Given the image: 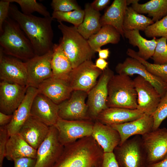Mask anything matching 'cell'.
Instances as JSON below:
<instances>
[{
	"mask_svg": "<svg viewBox=\"0 0 167 167\" xmlns=\"http://www.w3.org/2000/svg\"><path fill=\"white\" fill-rule=\"evenodd\" d=\"M9 16L19 25L30 41L36 55H42L52 50L54 44L52 16L41 17L25 15L12 4L10 6Z\"/></svg>",
	"mask_w": 167,
	"mask_h": 167,
	"instance_id": "cell-1",
	"label": "cell"
},
{
	"mask_svg": "<svg viewBox=\"0 0 167 167\" xmlns=\"http://www.w3.org/2000/svg\"><path fill=\"white\" fill-rule=\"evenodd\" d=\"M0 45L4 54L25 62L36 55L24 32L18 23L9 16L3 25Z\"/></svg>",
	"mask_w": 167,
	"mask_h": 167,
	"instance_id": "cell-2",
	"label": "cell"
},
{
	"mask_svg": "<svg viewBox=\"0 0 167 167\" xmlns=\"http://www.w3.org/2000/svg\"><path fill=\"white\" fill-rule=\"evenodd\" d=\"M58 22V28L62 34L59 43L70 60L73 68L91 60L96 52L90 47L88 40L79 32L76 28Z\"/></svg>",
	"mask_w": 167,
	"mask_h": 167,
	"instance_id": "cell-3",
	"label": "cell"
},
{
	"mask_svg": "<svg viewBox=\"0 0 167 167\" xmlns=\"http://www.w3.org/2000/svg\"><path fill=\"white\" fill-rule=\"evenodd\" d=\"M108 91V107L137 109V93L133 80L130 76L114 74L109 81Z\"/></svg>",
	"mask_w": 167,
	"mask_h": 167,
	"instance_id": "cell-4",
	"label": "cell"
},
{
	"mask_svg": "<svg viewBox=\"0 0 167 167\" xmlns=\"http://www.w3.org/2000/svg\"><path fill=\"white\" fill-rule=\"evenodd\" d=\"M113 75V71L108 67L103 71L96 84L88 93L86 104L88 114L94 122L101 112L108 108L106 104L108 84Z\"/></svg>",
	"mask_w": 167,
	"mask_h": 167,
	"instance_id": "cell-5",
	"label": "cell"
},
{
	"mask_svg": "<svg viewBox=\"0 0 167 167\" xmlns=\"http://www.w3.org/2000/svg\"><path fill=\"white\" fill-rule=\"evenodd\" d=\"M94 122L92 120L70 121L59 118L54 125L58 139L65 146L83 137L91 135Z\"/></svg>",
	"mask_w": 167,
	"mask_h": 167,
	"instance_id": "cell-6",
	"label": "cell"
},
{
	"mask_svg": "<svg viewBox=\"0 0 167 167\" xmlns=\"http://www.w3.org/2000/svg\"><path fill=\"white\" fill-rule=\"evenodd\" d=\"M64 147L59 141L56 127L50 126L46 137L37 150L35 167H53L62 155Z\"/></svg>",
	"mask_w": 167,
	"mask_h": 167,
	"instance_id": "cell-7",
	"label": "cell"
},
{
	"mask_svg": "<svg viewBox=\"0 0 167 167\" xmlns=\"http://www.w3.org/2000/svg\"><path fill=\"white\" fill-rule=\"evenodd\" d=\"M102 72L91 60H88L73 69L68 82L73 91H82L88 93L96 84L98 78Z\"/></svg>",
	"mask_w": 167,
	"mask_h": 167,
	"instance_id": "cell-8",
	"label": "cell"
},
{
	"mask_svg": "<svg viewBox=\"0 0 167 167\" xmlns=\"http://www.w3.org/2000/svg\"><path fill=\"white\" fill-rule=\"evenodd\" d=\"M87 96L86 92L73 91L68 99L58 105L59 118L70 121H92L88 115L85 102Z\"/></svg>",
	"mask_w": 167,
	"mask_h": 167,
	"instance_id": "cell-9",
	"label": "cell"
},
{
	"mask_svg": "<svg viewBox=\"0 0 167 167\" xmlns=\"http://www.w3.org/2000/svg\"><path fill=\"white\" fill-rule=\"evenodd\" d=\"M0 49V78L1 81L21 85L28 86L25 62L15 58L5 56Z\"/></svg>",
	"mask_w": 167,
	"mask_h": 167,
	"instance_id": "cell-10",
	"label": "cell"
},
{
	"mask_svg": "<svg viewBox=\"0 0 167 167\" xmlns=\"http://www.w3.org/2000/svg\"><path fill=\"white\" fill-rule=\"evenodd\" d=\"M133 81L137 96V109L152 116L160 101V94L151 83L142 77L137 75Z\"/></svg>",
	"mask_w": 167,
	"mask_h": 167,
	"instance_id": "cell-11",
	"label": "cell"
},
{
	"mask_svg": "<svg viewBox=\"0 0 167 167\" xmlns=\"http://www.w3.org/2000/svg\"><path fill=\"white\" fill-rule=\"evenodd\" d=\"M115 70L118 74L131 76L137 74L151 83L157 90L161 97L167 90V83L150 73L136 59L129 57L118 64Z\"/></svg>",
	"mask_w": 167,
	"mask_h": 167,
	"instance_id": "cell-12",
	"label": "cell"
},
{
	"mask_svg": "<svg viewBox=\"0 0 167 167\" xmlns=\"http://www.w3.org/2000/svg\"><path fill=\"white\" fill-rule=\"evenodd\" d=\"M52 54V49L43 55H36L25 62L29 86L37 88L41 83L53 76L51 65Z\"/></svg>",
	"mask_w": 167,
	"mask_h": 167,
	"instance_id": "cell-13",
	"label": "cell"
},
{
	"mask_svg": "<svg viewBox=\"0 0 167 167\" xmlns=\"http://www.w3.org/2000/svg\"><path fill=\"white\" fill-rule=\"evenodd\" d=\"M28 86L1 81L0 112L13 114L24 99Z\"/></svg>",
	"mask_w": 167,
	"mask_h": 167,
	"instance_id": "cell-14",
	"label": "cell"
},
{
	"mask_svg": "<svg viewBox=\"0 0 167 167\" xmlns=\"http://www.w3.org/2000/svg\"><path fill=\"white\" fill-rule=\"evenodd\" d=\"M143 136L148 161L152 164L163 159L167 155V129L158 128Z\"/></svg>",
	"mask_w": 167,
	"mask_h": 167,
	"instance_id": "cell-15",
	"label": "cell"
},
{
	"mask_svg": "<svg viewBox=\"0 0 167 167\" xmlns=\"http://www.w3.org/2000/svg\"><path fill=\"white\" fill-rule=\"evenodd\" d=\"M58 110V105L38 93L33 101L30 115L50 126L55 124L59 118Z\"/></svg>",
	"mask_w": 167,
	"mask_h": 167,
	"instance_id": "cell-16",
	"label": "cell"
},
{
	"mask_svg": "<svg viewBox=\"0 0 167 167\" xmlns=\"http://www.w3.org/2000/svg\"><path fill=\"white\" fill-rule=\"evenodd\" d=\"M37 88L38 93L58 105L68 99L73 91L68 81L54 76L41 83Z\"/></svg>",
	"mask_w": 167,
	"mask_h": 167,
	"instance_id": "cell-17",
	"label": "cell"
},
{
	"mask_svg": "<svg viewBox=\"0 0 167 167\" xmlns=\"http://www.w3.org/2000/svg\"><path fill=\"white\" fill-rule=\"evenodd\" d=\"M50 126L30 115L18 133L31 146L37 150L46 137Z\"/></svg>",
	"mask_w": 167,
	"mask_h": 167,
	"instance_id": "cell-18",
	"label": "cell"
},
{
	"mask_svg": "<svg viewBox=\"0 0 167 167\" xmlns=\"http://www.w3.org/2000/svg\"><path fill=\"white\" fill-rule=\"evenodd\" d=\"M38 93L37 88L32 86L28 87L24 99L13 113L10 122L6 125L10 136L19 133L23 125L30 115L33 101Z\"/></svg>",
	"mask_w": 167,
	"mask_h": 167,
	"instance_id": "cell-19",
	"label": "cell"
},
{
	"mask_svg": "<svg viewBox=\"0 0 167 167\" xmlns=\"http://www.w3.org/2000/svg\"><path fill=\"white\" fill-rule=\"evenodd\" d=\"M144 114L138 109L108 107L99 114L96 121L107 125H118L136 120Z\"/></svg>",
	"mask_w": 167,
	"mask_h": 167,
	"instance_id": "cell-20",
	"label": "cell"
},
{
	"mask_svg": "<svg viewBox=\"0 0 167 167\" xmlns=\"http://www.w3.org/2000/svg\"><path fill=\"white\" fill-rule=\"evenodd\" d=\"M119 133L121 145L130 137L135 135L143 136L153 130V119L152 116L145 114L141 118L124 123L112 125Z\"/></svg>",
	"mask_w": 167,
	"mask_h": 167,
	"instance_id": "cell-21",
	"label": "cell"
},
{
	"mask_svg": "<svg viewBox=\"0 0 167 167\" xmlns=\"http://www.w3.org/2000/svg\"><path fill=\"white\" fill-rule=\"evenodd\" d=\"M91 135L101 147L104 152H113L120 144L121 138L118 132L111 126L95 121Z\"/></svg>",
	"mask_w": 167,
	"mask_h": 167,
	"instance_id": "cell-22",
	"label": "cell"
},
{
	"mask_svg": "<svg viewBox=\"0 0 167 167\" xmlns=\"http://www.w3.org/2000/svg\"><path fill=\"white\" fill-rule=\"evenodd\" d=\"M113 152L119 167H141L142 157L139 146L136 141H126L117 147Z\"/></svg>",
	"mask_w": 167,
	"mask_h": 167,
	"instance_id": "cell-23",
	"label": "cell"
},
{
	"mask_svg": "<svg viewBox=\"0 0 167 167\" xmlns=\"http://www.w3.org/2000/svg\"><path fill=\"white\" fill-rule=\"evenodd\" d=\"M37 150L29 145L19 133L10 136L6 143L5 157L13 161L17 158L36 159Z\"/></svg>",
	"mask_w": 167,
	"mask_h": 167,
	"instance_id": "cell-24",
	"label": "cell"
},
{
	"mask_svg": "<svg viewBox=\"0 0 167 167\" xmlns=\"http://www.w3.org/2000/svg\"><path fill=\"white\" fill-rule=\"evenodd\" d=\"M126 0H114L100 18L102 26L109 25L115 28L124 39L123 24L127 7Z\"/></svg>",
	"mask_w": 167,
	"mask_h": 167,
	"instance_id": "cell-25",
	"label": "cell"
},
{
	"mask_svg": "<svg viewBox=\"0 0 167 167\" xmlns=\"http://www.w3.org/2000/svg\"><path fill=\"white\" fill-rule=\"evenodd\" d=\"M52 51L51 65L53 76L68 81L73 69L70 60L59 43L54 44Z\"/></svg>",
	"mask_w": 167,
	"mask_h": 167,
	"instance_id": "cell-26",
	"label": "cell"
},
{
	"mask_svg": "<svg viewBox=\"0 0 167 167\" xmlns=\"http://www.w3.org/2000/svg\"><path fill=\"white\" fill-rule=\"evenodd\" d=\"M123 31L124 38L128 39L129 44L138 48L139 51L137 53L139 57L147 61L152 58L157 44L156 37L148 40L140 35L137 29Z\"/></svg>",
	"mask_w": 167,
	"mask_h": 167,
	"instance_id": "cell-27",
	"label": "cell"
},
{
	"mask_svg": "<svg viewBox=\"0 0 167 167\" xmlns=\"http://www.w3.org/2000/svg\"><path fill=\"white\" fill-rule=\"evenodd\" d=\"M138 0H126L127 5L137 13L146 14L154 22L160 20L167 15V0H151L143 4L138 3Z\"/></svg>",
	"mask_w": 167,
	"mask_h": 167,
	"instance_id": "cell-28",
	"label": "cell"
},
{
	"mask_svg": "<svg viewBox=\"0 0 167 167\" xmlns=\"http://www.w3.org/2000/svg\"><path fill=\"white\" fill-rule=\"evenodd\" d=\"M84 15L82 23L77 28L79 32L86 39L96 33L102 26L100 22L101 15L94 10L89 3L85 4Z\"/></svg>",
	"mask_w": 167,
	"mask_h": 167,
	"instance_id": "cell-29",
	"label": "cell"
},
{
	"mask_svg": "<svg viewBox=\"0 0 167 167\" xmlns=\"http://www.w3.org/2000/svg\"><path fill=\"white\" fill-rule=\"evenodd\" d=\"M121 36L120 33L113 26L109 25L102 26L96 34L91 36L88 42L91 48L96 52L106 44H118Z\"/></svg>",
	"mask_w": 167,
	"mask_h": 167,
	"instance_id": "cell-30",
	"label": "cell"
},
{
	"mask_svg": "<svg viewBox=\"0 0 167 167\" xmlns=\"http://www.w3.org/2000/svg\"><path fill=\"white\" fill-rule=\"evenodd\" d=\"M154 23L152 19L137 13L131 6H127L123 22V30L144 31L148 26Z\"/></svg>",
	"mask_w": 167,
	"mask_h": 167,
	"instance_id": "cell-31",
	"label": "cell"
},
{
	"mask_svg": "<svg viewBox=\"0 0 167 167\" xmlns=\"http://www.w3.org/2000/svg\"><path fill=\"white\" fill-rule=\"evenodd\" d=\"M126 54L130 57L137 59L150 73L167 83V64L159 65L150 63L139 57L136 52L130 48L127 49Z\"/></svg>",
	"mask_w": 167,
	"mask_h": 167,
	"instance_id": "cell-32",
	"label": "cell"
},
{
	"mask_svg": "<svg viewBox=\"0 0 167 167\" xmlns=\"http://www.w3.org/2000/svg\"><path fill=\"white\" fill-rule=\"evenodd\" d=\"M11 2H15L20 6L22 12L25 15H30L37 12L44 17H50L47 8L36 0H8Z\"/></svg>",
	"mask_w": 167,
	"mask_h": 167,
	"instance_id": "cell-33",
	"label": "cell"
},
{
	"mask_svg": "<svg viewBox=\"0 0 167 167\" xmlns=\"http://www.w3.org/2000/svg\"><path fill=\"white\" fill-rule=\"evenodd\" d=\"M84 15V10L81 9L68 12L53 11L52 17L58 22L70 23L77 28L82 22Z\"/></svg>",
	"mask_w": 167,
	"mask_h": 167,
	"instance_id": "cell-34",
	"label": "cell"
},
{
	"mask_svg": "<svg viewBox=\"0 0 167 167\" xmlns=\"http://www.w3.org/2000/svg\"><path fill=\"white\" fill-rule=\"evenodd\" d=\"M144 32L148 38L161 37L167 39V15L148 26Z\"/></svg>",
	"mask_w": 167,
	"mask_h": 167,
	"instance_id": "cell-35",
	"label": "cell"
},
{
	"mask_svg": "<svg viewBox=\"0 0 167 167\" xmlns=\"http://www.w3.org/2000/svg\"><path fill=\"white\" fill-rule=\"evenodd\" d=\"M153 130L158 129L162 121L167 117V90L161 97L158 105L152 115Z\"/></svg>",
	"mask_w": 167,
	"mask_h": 167,
	"instance_id": "cell-36",
	"label": "cell"
},
{
	"mask_svg": "<svg viewBox=\"0 0 167 167\" xmlns=\"http://www.w3.org/2000/svg\"><path fill=\"white\" fill-rule=\"evenodd\" d=\"M167 39L161 37L157 39V44L152 58L154 63L159 65L167 64Z\"/></svg>",
	"mask_w": 167,
	"mask_h": 167,
	"instance_id": "cell-37",
	"label": "cell"
},
{
	"mask_svg": "<svg viewBox=\"0 0 167 167\" xmlns=\"http://www.w3.org/2000/svg\"><path fill=\"white\" fill-rule=\"evenodd\" d=\"M51 6L53 11L68 12L81 9L73 0H53Z\"/></svg>",
	"mask_w": 167,
	"mask_h": 167,
	"instance_id": "cell-38",
	"label": "cell"
},
{
	"mask_svg": "<svg viewBox=\"0 0 167 167\" xmlns=\"http://www.w3.org/2000/svg\"><path fill=\"white\" fill-rule=\"evenodd\" d=\"M9 137L6 125L0 126V167H2L3 161L5 157L6 143Z\"/></svg>",
	"mask_w": 167,
	"mask_h": 167,
	"instance_id": "cell-39",
	"label": "cell"
},
{
	"mask_svg": "<svg viewBox=\"0 0 167 167\" xmlns=\"http://www.w3.org/2000/svg\"><path fill=\"white\" fill-rule=\"evenodd\" d=\"M8 0H1L0 1V32L2 31L3 23L9 16L10 3Z\"/></svg>",
	"mask_w": 167,
	"mask_h": 167,
	"instance_id": "cell-40",
	"label": "cell"
},
{
	"mask_svg": "<svg viewBox=\"0 0 167 167\" xmlns=\"http://www.w3.org/2000/svg\"><path fill=\"white\" fill-rule=\"evenodd\" d=\"M101 167H119L113 152L104 153Z\"/></svg>",
	"mask_w": 167,
	"mask_h": 167,
	"instance_id": "cell-41",
	"label": "cell"
},
{
	"mask_svg": "<svg viewBox=\"0 0 167 167\" xmlns=\"http://www.w3.org/2000/svg\"><path fill=\"white\" fill-rule=\"evenodd\" d=\"M36 159L23 157L16 159L14 161V167H35Z\"/></svg>",
	"mask_w": 167,
	"mask_h": 167,
	"instance_id": "cell-42",
	"label": "cell"
},
{
	"mask_svg": "<svg viewBox=\"0 0 167 167\" xmlns=\"http://www.w3.org/2000/svg\"><path fill=\"white\" fill-rule=\"evenodd\" d=\"M110 0H95L90 4L95 10L99 11L105 8L110 2Z\"/></svg>",
	"mask_w": 167,
	"mask_h": 167,
	"instance_id": "cell-43",
	"label": "cell"
},
{
	"mask_svg": "<svg viewBox=\"0 0 167 167\" xmlns=\"http://www.w3.org/2000/svg\"><path fill=\"white\" fill-rule=\"evenodd\" d=\"M13 114L8 115L0 112V126L7 125L11 121Z\"/></svg>",
	"mask_w": 167,
	"mask_h": 167,
	"instance_id": "cell-44",
	"label": "cell"
},
{
	"mask_svg": "<svg viewBox=\"0 0 167 167\" xmlns=\"http://www.w3.org/2000/svg\"><path fill=\"white\" fill-rule=\"evenodd\" d=\"M108 64L106 60L99 58L96 59L95 65L96 67L103 71L108 67Z\"/></svg>",
	"mask_w": 167,
	"mask_h": 167,
	"instance_id": "cell-45",
	"label": "cell"
},
{
	"mask_svg": "<svg viewBox=\"0 0 167 167\" xmlns=\"http://www.w3.org/2000/svg\"><path fill=\"white\" fill-rule=\"evenodd\" d=\"M97 52L98 53L99 58L106 60L109 56L110 52L108 48L103 49L100 48L97 50Z\"/></svg>",
	"mask_w": 167,
	"mask_h": 167,
	"instance_id": "cell-46",
	"label": "cell"
},
{
	"mask_svg": "<svg viewBox=\"0 0 167 167\" xmlns=\"http://www.w3.org/2000/svg\"><path fill=\"white\" fill-rule=\"evenodd\" d=\"M148 167H167V155L162 160L151 164Z\"/></svg>",
	"mask_w": 167,
	"mask_h": 167,
	"instance_id": "cell-47",
	"label": "cell"
}]
</instances>
